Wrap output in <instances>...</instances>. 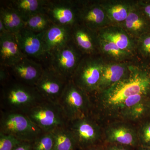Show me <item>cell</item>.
I'll return each instance as SVG.
<instances>
[{
	"mask_svg": "<svg viewBox=\"0 0 150 150\" xmlns=\"http://www.w3.org/2000/svg\"><path fill=\"white\" fill-rule=\"evenodd\" d=\"M89 95L92 115L103 125L115 121L137 124L150 113V60L133 61L126 77Z\"/></svg>",
	"mask_w": 150,
	"mask_h": 150,
	"instance_id": "obj_1",
	"label": "cell"
},
{
	"mask_svg": "<svg viewBox=\"0 0 150 150\" xmlns=\"http://www.w3.org/2000/svg\"><path fill=\"white\" fill-rule=\"evenodd\" d=\"M1 110L26 113L43 100L35 87L19 82L13 78L1 86Z\"/></svg>",
	"mask_w": 150,
	"mask_h": 150,
	"instance_id": "obj_2",
	"label": "cell"
},
{
	"mask_svg": "<svg viewBox=\"0 0 150 150\" xmlns=\"http://www.w3.org/2000/svg\"><path fill=\"white\" fill-rule=\"evenodd\" d=\"M26 115L43 132L67 127L69 120L59 103L43 100L31 108Z\"/></svg>",
	"mask_w": 150,
	"mask_h": 150,
	"instance_id": "obj_3",
	"label": "cell"
},
{
	"mask_svg": "<svg viewBox=\"0 0 150 150\" xmlns=\"http://www.w3.org/2000/svg\"><path fill=\"white\" fill-rule=\"evenodd\" d=\"M105 62L100 54L83 55L71 80L89 95L96 92Z\"/></svg>",
	"mask_w": 150,
	"mask_h": 150,
	"instance_id": "obj_4",
	"label": "cell"
},
{
	"mask_svg": "<svg viewBox=\"0 0 150 150\" xmlns=\"http://www.w3.org/2000/svg\"><path fill=\"white\" fill-rule=\"evenodd\" d=\"M43 133L26 114L1 110L0 133L10 135L22 142H34Z\"/></svg>",
	"mask_w": 150,
	"mask_h": 150,
	"instance_id": "obj_5",
	"label": "cell"
},
{
	"mask_svg": "<svg viewBox=\"0 0 150 150\" xmlns=\"http://www.w3.org/2000/svg\"><path fill=\"white\" fill-rule=\"evenodd\" d=\"M59 104L69 121L93 115L89 95L71 80L67 84Z\"/></svg>",
	"mask_w": 150,
	"mask_h": 150,
	"instance_id": "obj_6",
	"label": "cell"
},
{
	"mask_svg": "<svg viewBox=\"0 0 150 150\" xmlns=\"http://www.w3.org/2000/svg\"><path fill=\"white\" fill-rule=\"evenodd\" d=\"M68 128L79 150L104 143L103 125L93 115L70 121Z\"/></svg>",
	"mask_w": 150,
	"mask_h": 150,
	"instance_id": "obj_7",
	"label": "cell"
},
{
	"mask_svg": "<svg viewBox=\"0 0 150 150\" xmlns=\"http://www.w3.org/2000/svg\"><path fill=\"white\" fill-rule=\"evenodd\" d=\"M83 55L72 41L46 55L47 66L68 80H71Z\"/></svg>",
	"mask_w": 150,
	"mask_h": 150,
	"instance_id": "obj_8",
	"label": "cell"
},
{
	"mask_svg": "<svg viewBox=\"0 0 150 150\" xmlns=\"http://www.w3.org/2000/svg\"><path fill=\"white\" fill-rule=\"evenodd\" d=\"M103 126L104 143L117 144L134 149L139 146L137 124L115 121Z\"/></svg>",
	"mask_w": 150,
	"mask_h": 150,
	"instance_id": "obj_9",
	"label": "cell"
},
{
	"mask_svg": "<svg viewBox=\"0 0 150 150\" xmlns=\"http://www.w3.org/2000/svg\"><path fill=\"white\" fill-rule=\"evenodd\" d=\"M44 13L54 24L72 28L79 23L77 1L47 0Z\"/></svg>",
	"mask_w": 150,
	"mask_h": 150,
	"instance_id": "obj_10",
	"label": "cell"
},
{
	"mask_svg": "<svg viewBox=\"0 0 150 150\" xmlns=\"http://www.w3.org/2000/svg\"><path fill=\"white\" fill-rule=\"evenodd\" d=\"M69 81L51 68L44 66L42 74L35 87L43 100L59 103Z\"/></svg>",
	"mask_w": 150,
	"mask_h": 150,
	"instance_id": "obj_11",
	"label": "cell"
},
{
	"mask_svg": "<svg viewBox=\"0 0 150 150\" xmlns=\"http://www.w3.org/2000/svg\"><path fill=\"white\" fill-rule=\"evenodd\" d=\"M77 1L79 23L97 33L112 25L99 0Z\"/></svg>",
	"mask_w": 150,
	"mask_h": 150,
	"instance_id": "obj_12",
	"label": "cell"
},
{
	"mask_svg": "<svg viewBox=\"0 0 150 150\" xmlns=\"http://www.w3.org/2000/svg\"><path fill=\"white\" fill-rule=\"evenodd\" d=\"M45 32L36 33L24 28L16 34L21 49L26 57L39 61H45L46 55L43 44Z\"/></svg>",
	"mask_w": 150,
	"mask_h": 150,
	"instance_id": "obj_13",
	"label": "cell"
},
{
	"mask_svg": "<svg viewBox=\"0 0 150 150\" xmlns=\"http://www.w3.org/2000/svg\"><path fill=\"white\" fill-rule=\"evenodd\" d=\"M8 69L14 79L35 87L42 74L44 66L35 60L25 57Z\"/></svg>",
	"mask_w": 150,
	"mask_h": 150,
	"instance_id": "obj_14",
	"label": "cell"
},
{
	"mask_svg": "<svg viewBox=\"0 0 150 150\" xmlns=\"http://www.w3.org/2000/svg\"><path fill=\"white\" fill-rule=\"evenodd\" d=\"M71 40L83 55L100 54L97 33L78 23L71 28Z\"/></svg>",
	"mask_w": 150,
	"mask_h": 150,
	"instance_id": "obj_15",
	"label": "cell"
},
{
	"mask_svg": "<svg viewBox=\"0 0 150 150\" xmlns=\"http://www.w3.org/2000/svg\"><path fill=\"white\" fill-rule=\"evenodd\" d=\"M100 39L114 43L119 48L138 56L137 40L120 25H110L97 32Z\"/></svg>",
	"mask_w": 150,
	"mask_h": 150,
	"instance_id": "obj_16",
	"label": "cell"
},
{
	"mask_svg": "<svg viewBox=\"0 0 150 150\" xmlns=\"http://www.w3.org/2000/svg\"><path fill=\"white\" fill-rule=\"evenodd\" d=\"M26 57L22 51L15 34H0V65L11 67Z\"/></svg>",
	"mask_w": 150,
	"mask_h": 150,
	"instance_id": "obj_17",
	"label": "cell"
},
{
	"mask_svg": "<svg viewBox=\"0 0 150 150\" xmlns=\"http://www.w3.org/2000/svg\"><path fill=\"white\" fill-rule=\"evenodd\" d=\"M132 62L133 61L126 62L105 61L103 67L98 88L96 92L105 90L126 77L129 72L130 65Z\"/></svg>",
	"mask_w": 150,
	"mask_h": 150,
	"instance_id": "obj_18",
	"label": "cell"
},
{
	"mask_svg": "<svg viewBox=\"0 0 150 150\" xmlns=\"http://www.w3.org/2000/svg\"><path fill=\"white\" fill-rule=\"evenodd\" d=\"M135 39L150 31V24L137 4L134 1L127 18L120 25Z\"/></svg>",
	"mask_w": 150,
	"mask_h": 150,
	"instance_id": "obj_19",
	"label": "cell"
},
{
	"mask_svg": "<svg viewBox=\"0 0 150 150\" xmlns=\"http://www.w3.org/2000/svg\"><path fill=\"white\" fill-rule=\"evenodd\" d=\"M71 28L53 24L45 31L43 44L46 57L51 51L64 46L71 40Z\"/></svg>",
	"mask_w": 150,
	"mask_h": 150,
	"instance_id": "obj_20",
	"label": "cell"
},
{
	"mask_svg": "<svg viewBox=\"0 0 150 150\" xmlns=\"http://www.w3.org/2000/svg\"><path fill=\"white\" fill-rule=\"evenodd\" d=\"M134 1L99 0L112 25H121L127 18Z\"/></svg>",
	"mask_w": 150,
	"mask_h": 150,
	"instance_id": "obj_21",
	"label": "cell"
},
{
	"mask_svg": "<svg viewBox=\"0 0 150 150\" xmlns=\"http://www.w3.org/2000/svg\"><path fill=\"white\" fill-rule=\"evenodd\" d=\"M99 48L100 54L105 62H126L139 59L136 55L122 50L114 43L99 38Z\"/></svg>",
	"mask_w": 150,
	"mask_h": 150,
	"instance_id": "obj_22",
	"label": "cell"
},
{
	"mask_svg": "<svg viewBox=\"0 0 150 150\" xmlns=\"http://www.w3.org/2000/svg\"><path fill=\"white\" fill-rule=\"evenodd\" d=\"M47 0H12L6 4L14 9L24 21L36 14L44 13Z\"/></svg>",
	"mask_w": 150,
	"mask_h": 150,
	"instance_id": "obj_23",
	"label": "cell"
},
{
	"mask_svg": "<svg viewBox=\"0 0 150 150\" xmlns=\"http://www.w3.org/2000/svg\"><path fill=\"white\" fill-rule=\"evenodd\" d=\"M0 20L2 21L7 30L13 34H16L25 28L23 20L7 4H1Z\"/></svg>",
	"mask_w": 150,
	"mask_h": 150,
	"instance_id": "obj_24",
	"label": "cell"
},
{
	"mask_svg": "<svg viewBox=\"0 0 150 150\" xmlns=\"http://www.w3.org/2000/svg\"><path fill=\"white\" fill-rule=\"evenodd\" d=\"M54 150H76L78 149L76 142L68 126L58 128L52 131Z\"/></svg>",
	"mask_w": 150,
	"mask_h": 150,
	"instance_id": "obj_25",
	"label": "cell"
},
{
	"mask_svg": "<svg viewBox=\"0 0 150 150\" xmlns=\"http://www.w3.org/2000/svg\"><path fill=\"white\" fill-rule=\"evenodd\" d=\"M53 23L44 13L36 14L25 21V28L36 33L45 32Z\"/></svg>",
	"mask_w": 150,
	"mask_h": 150,
	"instance_id": "obj_26",
	"label": "cell"
},
{
	"mask_svg": "<svg viewBox=\"0 0 150 150\" xmlns=\"http://www.w3.org/2000/svg\"><path fill=\"white\" fill-rule=\"evenodd\" d=\"M33 150H54L52 132H43L32 142Z\"/></svg>",
	"mask_w": 150,
	"mask_h": 150,
	"instance_id": "obj_27",
	"label": "cell"
},
{
	"mask_svg": "<svg viewBox=\"0 0 150 150\" xmlns=\"http://www.w3.org/2000/svg\"><path fill=\"white\" fill-rule=\"evenodd\" d=\"M137 125L139 146L150 147V120L145 118Z\"/></svg>",
	"mask_w": 150,
	"mask_h": 150,
	"instance_id": "obj_28",
	"label": "cell"
},
{
	"mask_svg": "<svg viewBox=\"0 0 150 150\" xmlns=\"http://www.w3.org/2000/svg\"><path fill=\"white\" fill-rule=\"evenodd\" d=\"M137 54L140 59L150 60V31L137 39Z\"/></svg>",
	"mask_w": 150,
	"mask_h": 150,
	"instance_id": "obj_29",
	"label": "cell"
},
{
	"mask_svg": "<svg viewBox=\"0 0 150 150\" xmlns=\"http://www.w3.org/2000/svg\"><path fill=\"white\" fill-rule=\"evenodd\" d=\"M23 142L11 135L0 133V150H13Z\"/></svg>",
	"mask_w": 150,
	"mask_h": 150,
	"instance_id": "obj_30",
	"label": "cell"
},
{
	"mask_svg": "<svg viewBox=\"0 0 150 150\" xmlns=\"http://www.w3.org/2000/svg\"><path fill=\"white\" fill-rule=\"evenodd\" d=\"M0 83L2 86L13 79L8 67L0 66Z\"/></svg>",
	"mask_w": 150,
	"mask_h": 150,
	"instance_id": "obj_31",
	"label": "cell"
},
{
	"mask_svg": "<svg viewBox=\"0 0 150 150\" xmlns=\"http://www.w3.org/2000/svg\"><path fill=\"white\" fill-rule=\"evenodd\" d=\"M137 2L150 24V0H137Z\"/></svg>",
	"mask_w": 150,
	"mask_h": 150,
	"instance_id": "obj_32",
	"label": "cell"
},
{
	"mask_svg": "<svg viewBox=\"0 0 150 150\" xmlns=\"http://www.w3.org/2000/svg\"><path fill=\"white\" fill-rule=\"evenodd\" d=\"M134 149L123 145L117 144L104 143L103 150H133Z\"/></svg>",
	"mask_w": 150,
	"mask_h": 150,
	"instance_id": "obj_33",
	"label": "cell"
},
{
	"mask_svg": "<svg viewBox=\"0 0 150 150\" xmlns=\"http://www.w3.org/2000/svg\"><path fill=\"white\" fill-rule=\"evenodd\" d=\"M13 150H33L32 143L23 142Z\"/></svg>",
	"mask_w": 150,
	"mask_h": 150,
	"instance_id": "obj_34",
	"label": "cell"
},
{
	"mask_svg": "<svg viewBox=\"0 0 150 150\" xmlns=\"http://www.w3.org/2000/svg\"><path fill=\"white\" fill-rule=\"evenodd\" d=\"M104 146V143H103V144H100L95 145V146H92L89 147L79 150H103Z\"/></svg>",
	"mask_w": 150,
	"mask_h": 150,
	"instance_id": "obj_35",
	"label": "cell"
},
{
	"mask_svg": "<svg viewBox=\"0 0 150 150\" xmlns=\"http://www.w3.org/2000/svg\"><path fill=\"white\" fill-rule=\"evenodd\" d=\"M6 32H8V31L6 29L5 26L2 21L0 20V34Z\"/></svg>",
	"mask_w": 150,
	"mask_h": 150,
	"instance_id": "obj_36",
	"label": "cell"
},
{
	"mask_svg": "<svg viewBox=\"0 0 150 150\" xmlns=\"http://www.w3.org/2000/svg\"><path fill=\"white\" fill-rule=\"evenodd\" d=\"M136 149H137V150H150V147L139 146Z\"/></svg>",
	"mask_w": 150,
	"mask_h": 150,
	"instance_id": "obj_37",
	"label": "cell"
},
{
	"mask_svg": "<svg viewBox=\"0 0 150 150\" xmlns=\"http://www.w3.org/2000/svg\"><path fill=\"white\" fill-rule=\"evenodd\" d=\"M149 118H150V113L149 115Z\"/></svg>",
	"mask_w": 150,
	"mask_h": 150,
	"instance_id": "obj_38",
	"label": "cell"
}]
</instances>
